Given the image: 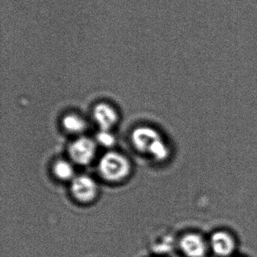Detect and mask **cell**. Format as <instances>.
<instances>
[{"mask_svg": "<svg viewBox=\"0 0 257 257\" xmlns=\"http://www.w3.org/2000/svg\"><path fill=\"white\" fill-rule=\"evenodd\" d=\"M132 142L135 148L150 155L157 161H163L168 157V150L157 132L149 127H140L132 133Z\"/></svg>", "mask_w": 257, "mask_h": 257, "instance_id": "obj_1", "label": "cell"}, {"mask_svg": "<svg viewBox=\"0 0 257 257\" xmlns=\"http://www.w3.org/2000/svg\"><path fill=\"white\" fill-rule=\"evenodd\" d=\"M99 171L106 180L118 182L127 177L131 171V164L122 155L110 152L100 159Z\"/></svg>", "mask_w": 257, "mask_h": 257, "instance_id": "obj_2", "label": "cell"}, {"mask_svg": "<svg viewBox=\"0 0 257 257\" xmlns=\"http://www.w3.org/2000/svg\"><path fill=\"white\" fill-rule=\"evenodd\" d=\"M96 144L88 138H80L70 144L69 154L70 158L79 165H88L94 158Z\"/></svg>", "mask_w": 257, "mask_h": 257, "instance_id": "obj_3", "label": "cell"}, {"mask_svg": "<svg viewBox=\"0 0 257 257\" xmlns=\"http://www.w3.org/2000/svg\"><path fill=\"white\" fill-rule=\"evenodd\" d=\"M71 192L78 201L83 203L90 202L97 196V185L91 177L79 176L72 181Z\"/></svg>", "mask_w": 257, "mask_h": 257, "instance_id": "obj_4", "label": "cell"}, {"mask_svg": "<svg viewBox=\"0 0 257 257\" xmlns=\"http://www.w3.org/2000/svg\"><path fill=\"white\" fill-rule=\"evenodd\" d=\"M93 116L101 130L109 131L118 121L115 108L107 102H99L93 109Z\"/></svg>", "mask_w": 257, "mask_h": 257, "instance_id": "obj_5", "label": "cell"}, {"mask_svg": "<svg viewBox=\"0 0 257 257\" xmlns=\"http://www.w3.org/2000/svg\"><path fill=\"white\" fill-rule=\"evenodd\" d=\"M180 248L187 257H204L206 245L198 234H186L180 240Z\"/></svg>", "mask_w": 257, "mask_h": 257, "instance_id": "obj_6", "label": "cell"}, {"mask_svg": "<svg viewBox=\"0 0 257 257\" xmlns=\"http://www.w3.org/2000/svg\"><path fill=\"white\" fill-rule=\"evenodd\" d=\"M210 243L213 252L220 257L228 256L234 249L232 237L223 231H218L213 234Z\"/></svg>", "mask_w": 257, "mask_h": 257, "instance_id": "obj_7", "label": "cell"}, {"mask_svg": "<svg viewBox=\"0 0 257 257\" xmlns=\"http://www.w3.org/2000/svg\"><path fill=\"white\" fill-rule=\"evenodd\" d=\"M62 124L64 129L72 134H79L86 128V121L77 114L70 113L63 118Z\"/></svg>", "mask_w": 257, "mask_h": 257, "instance_id": "obj_8", "label": "cell"}, {"mask_svg": "<svg viewBox=\"0 0 257 257\" xmlns=\"http://www.w3.org/2000/svg\"><path fill=\"white\" fill-rule=\"evenodd\" d=\"M54 174L60 180H68L73 178L74 170L71 164L67 161H58L54 165Z\"/></svg>", "mask_w": 257, "mask_h": 257, "instance_id": "obj_9", "label": "cell"}, {"mask_svg": "<svg viewBox=\"0 0 257 257\" xmlns=\"http://www.w3.org/2000/svg\"><path fill=\"white\" fill-rule=\"evenodd\" d=\"M97 142L105 147H111L115 144V138L109 131L101 130L97 135Z\"/></svg>", "mask_w": 257, "mask_h": 257, "instance_id": "obj_10", "label": "cell"}]
</instances>
